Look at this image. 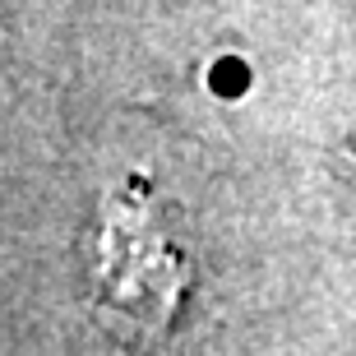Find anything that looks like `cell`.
Instances as JSON below:
<instances>
[{
    "mask_svg": "<svg viewBox=\"0 0 356 356\" xmlns=\"http://www.w3.org/2000/svg\"><path fill=\"white\" fill-rule=\"evenodd\" d=\"M185 301V254L158 227L148 190L130 185L102 209L97 310L130 343L167 338Z\"/></svg>",
    "mask_w": 356,
    "mask_h": 356,
    "instance_id": "6da1fadb",
    "label": "cell"
}]
</instances>
